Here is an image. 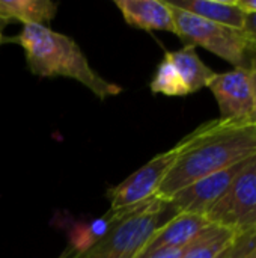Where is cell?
<instances>
[{
    "label": "cell",
    "instance_id": "obj_1",
    "mask_svg": "<svg viewBox=\"0 0 256 258\" xmlns=\"http://www.w3.org/2000/svg\"><path fill=\"white\" fill-rule=\"evenodd\" d=\"M181 153L157 198L167 201L189 184L256 156V124L211 119L181 141Z\"/></svg>",
    "mask_w": 256,
    "mask_h": 258
},
{
    "label": "cell",
    "instance_id": "obj_2",
    "mask_svg": "<svg viewBox=\"0 0 256 258\" xmlns=\"http://www.w3.org/2000/svg\"><path fill=\"white\" fill-rule=\"evenodd\" d=\"M9 41L21 45L27 67L36 76L77 80L101 100L122 92L118 83L106 80L89 65L74 39L47 26L23 24L20 33Z\"/></svg>",
    "mask_w": 256,
    "mask_h": 258
},
{
    "label": "cell",
    "instance_id": "obj_3",
    "mask_svg": "<svg viewBox=\"0 0 256 258\" xmlns=\"http://www.w3.org/2000/svg\"><path fill=\"white\" fill-rule=\"evenodd\" d=\"M112 215L113 221L106 236L89 249L75 254L94 257L137 258L154 234L177 213L167 201L154 197L139 206L112 212Z\"/></svg>",
    "mask_w": 256,
    "mask_h": 258
},
{
    "label": "cell",
    "instance_id": "obj_4",
    "mask_svg": "<svg viewBox=\"0 0 256 258\" xmlns=\"http://www.w3.org/2000/svg\"><path fill=\"white\" fill-rule=\"evenodd\" d=\"M170 8L174 14L175 35L186 45L195 48L202 47L229 62L234 68L249 65L253 51L250 50L243 30L199 18L174 6Z\"/></svg>",
    "mask_w": 256,
    "mask_h": 258
},
{
    "label": "cell",
    "instance_id": "obj_5",
    "mask_svg": "<svg viewBox=\"0 0 256 258\" xmlns=\"http://www.w3.org/2000/svg\"><path fill=\"white\" fill-rule=\"evenodd\" d=\"M204 218L237 236L256 230V157Z\"/></svg>",
    "mask_w": 256,
    "mask_h": 258
},
{
    "label": "cell",
    "instance_id": "obj_6",
    "mask_svg": "<svg viewBox=\"0 0 256 258\" xmlns=\"http://www.w3.org/2000/svg\"><path fill=\"white\" fill-rule=\"evenodd\" d=\"M181 153V142L174 148L154 156L146 165L133 172L118 186L109 190L110 210L118 212L139 206L154 198Z\"/></svg>",
    "mask_w": 256,
    "mask_h": 258
},
{
    "label": "cell",
    "instance_id": "obj_7",
    "mask_svg": "<svg viewBox=\"0 0 256 258\" xmlns=\"http://www.w3.org/2000/svg\"><path fill=\"white\" fill-rule=\"evenodd\" d=\"M219 106L220 119L229 122L250 121L256 112L255 88L249 67L216 73L207 86Z\"/></svg>",
    "mask_w": 256,
    "mask_h": 258
},
{
    "label": "cell",
    "instance_id": "obj_8",
    "mask_svg": "<svg viewBox=\"0 0 256 258\" xmlns=\"http://www.w3.org/2000/svg\"><path fill=\"white\" fill-rule=\"evenodd\" d=\"M252 159L243 160L231 168L217 171L189 184L187 187L181 189L172 198L167 200L169 206L174 209L177 215L189 213L205 216L211 210V207L225 195V192L229 189V186L234 183V180L240 175V172L249 165Z\"/></svg>",
    "mask_w": 256,
    "mask_h": 258
},
{
    "label": "cell",
    "instance_id": "obj_9",
    "mask_svg": "<svg viewBox=\"0 0 256 258\" xmlns=\"http://www.w3.org/2000/svg\"><path fill=\"white\" fill-rule=\"evenodd\" d=\"M208 225H211L204 216L178 213L169 219L149 240L142 254L137 258L146 257L155 251L167 248H186L190 245Z\"/></svg>",
    "mask_w": 256,
    "mask_h": 258
},
{
    "label": "cell",
    "instance_id": "obj_10",
    "mask_svg": "<svg viewBox=\"0 0 256 258\" xmlns=\"http://www.w3.org/2000/svg\"><path fill=\"white\" fill-rule=\"evenodd\" d=\"M125 23L142 30H163L175 33L172 8L161 0H115Z\"/></svg>",
    "mask_w": 256,
    "mask_h": 258
},
{
    "label": "cell",
    "instance_id": "obj_11",
    "mask_svg": "<svg viewBox=\"0 0 256 258\" xmlns=\"http://www.w3.org/2000/svg\"><path fill=\"white\" fill-rule=\"evenodd\" d=\"M170 6L183 9L199 18L243 30L246 14L235 0H169Z\"/></svg>",
    "mask_w": 256,
    "mask_h": 258
},
{
    "label": "cell",
    "instance_id": "obj_12",
    "mask_svg": "<svg viewBox=\"0 0 256 258\" xmlns=\"http://www.w3.org/2000/svg\"><path fill=\"white\" fill-rule=\"evenodd\" d=\"M164 56L172 62L180 76L183 77L189 94H195L208 86L210 80L216 74L196 53V48L192 45H184L175 51H166Z\"/></svg>",
    "mask_w": 256,
    "mask_h": 258
},
{
    "label": "cell",
    "instance_id": "obj_13",
    "mask_svg": "<svg viewBox=\"0 0 256 258\" xmlns=\"http://www.w3.org/2000/svg\"><path fill=\"white\" fill-rule=\"evenodd\" d=\"M57 5L51 0H0V20H17L23 24H41L56 17Z\"/></svg>",
    "mask_w": 256,
    "mask_h": 258
},
{
    "label": "cell",
    "instance_id": "obj_14",
    "mask_svg": "<svg viewBox=\"0 0 256 258\" xmlns=\"http://www.w3.org/2000/svg\"><path fill=\"white\" fill-rule=\"evenodd\" d=\"M237 234L216 225H208L186 249L183 258H225Z\"/></svg>",
    "mask_w": 256,
    "mask_h": 258
},
{
    "label": "cell",
    "instance_id": "obj_15",
    "mask_svg": "<svg viewBox=\"0 0 256 258\" xmlns=\"http://www.w3.org/2000/svg\"><path fill=\"white\" fill-rule=\"evenodd\" d=\"M151 91L154 94H163L166 97H186L190 95L189 89L177 71V68L172 65V62L164 56L161 62L158 63L155 74L149 85Z\"/></svg>",
    "mask_w": 256,
    "mask_h": 258
},
{
    "label": "cell",
    "instance_id": "obj_16",
    "mask_svg": "<svg viewBox=\"0 0 256 258\" xmlns=\"http://www.w3.org/2000/svg\"><path fill=\"white\" fill-rule=\"evenodd\" d=\"M225 258H256V230L238 234Z\"/></svg>",
    "mask_w": 256,
    "mask_h": 258
},
{
    "label": "cell",
    "instance_id": "obj_17",
    "mask_svg": "<svg viewBox=\"0 0 256 258\" xmlns=\"http://www.w3.org/2000/svg\"><path fill=\"white\" fill-rule=\"evenodd\" d=\"M243 32L246 35L250 50L256 53V14H246Z\"/></svg>",
    "mask_w": 256,
    "mask_h": 258
},
{
    "label": "cell",
    "instance_id": "obj_18",
    "mask_svg": "<svg viewBox=\"0 0 256 258\" xmlns=\"http://www.w3.org/2000/svg\"><path fill=\"white\" fill-rule=\"evenodd\" d=\"M189 246V245H187ZM186 248H167V249H160V251H155L146 257L142 258H183L184 252H186Z\"/></svg>",
    "mask_w": 256,
    "mask_h": 258
},
{
    "label": "cell",
    "instance_id": "obj_19",
    "mask_svg": "<svg viewBox=\"0 0 256 258\" xmlns=\"http://www.w3.org/2000/svg\"><path fill=\"white\" fill-rule=\"evenodd\" d=\"M235 3L244 14H256V0H235Z\"/></svg>",
    "mask_w": 256,
    "mask_h": 258
},
{
    "label": "cell",
    "instance_id": "obj_20",
    "mask_svg": "<svg viewBox=\"0 0 256 258\" xmlns=\"http://www.w3.org/2000/svg\"><path fill=\"white\" fill-rule=\"evenodd\" d=\"M249 70L252 73V79H253V88H255V101H256V53L252 54L250 60H249Z\"/></svg>",
    "mask_w": 256,
    "mask_h": 258
},
{
    "label": "cell",
    "instance_id": "obj_21",
    "mask_svg": "<svg viewBox=\"0 0 256 258\" xmlns=\"http://www.w3.org/2000/svg\"><path fill=\"white\" fill-rule=\"evenodd\" d=\"M59 258H115V257H94V255H84V254H75V252H66Z\"/></svg>",
    "mask_w": 256,
    "mask_h": 258
},
{
    "label": "cell",
    "instance_id": "obj_22",
    "mask_svg": "<svg viewBox=\"0 0 256 258\" xmlns=\"http://www.w3.org/2000/svg\"><path fill=\"white\" fill-rule=\"evenodd\" d=\"M2 20H0V44H2V41H3V35H2Z\"/></svg>",
    "mask_w": 256,
    "mask_h": 258
},
{
    "label": "cell",
    "instance_id": "obj_23",
    "mask_svg": "<svg viewBox=\"0 0 256 258\" xmlns=\"http://www.w3.org/2000/svg\"><path fill=\"white\" fill-rule=\"evenodd\" d=\"M250 121H252V122H255V124H256V112H255V113H253V115H252Z\"/></svg>",
    "mask_w": 256,
    "mask_h": 258
}]
</instances>
